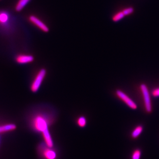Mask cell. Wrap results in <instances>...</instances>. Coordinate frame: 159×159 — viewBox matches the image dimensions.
Masks as SVG:
<instances>
[{
	"mask_svg": "<svg viewBox=\"0 0 159 159\" xmlns=\"http://www.w3.org/2000/svg\"><path fill=\"white\" fill-rule=\"evenodd\" d=\"M42 133L46 145L48 147H50V148H52L54 144H53V140H52V138L51 136L48 129L44 131L43 132H42Z\"/></svg>",
	"mask_w": 159,
	"mask_h": 159,
	"instance_id": "obj_9",
	"label": "cell"
},
{
	"mask_svg": "<svg viewBox=\"0 0 159 159\" xmlns=\"http://www.w3.org/2000/svg\"><path fill=\"white\" fill-rule=\"evenodd\" d=\"M16 128V126L15 124H6L0 126V133L14 130Z\"/></svg>",
	"mask_w": 159,
	"mask_h": 159,
	"instance_id": "obj_12",
	"label": "cell"
},
{
	"mask_svg": "<svg viewBox=\"0 0 159 159\" xmlns=\"http://www.w3.org/2000/svg\"><path fill=\"white\" fill-rule=\"evenodd\" d=\"M122 11L123 12L125 16L129 15H130V14L134 12V8L132 7L127 8L124 9L123 11Z\"/></svg>",
	"mask_w": 159,
	"mask_h": 159,
	"instance_id": "obj_16",
	"label": "cell"
},
{
	"mask_svg": "<svg viewBox=\"0 0 159 159\" xmlns=\"http://www.w3.org/2000/svg\"><path fill=\"white\" fill-rule=\"evenodd\" d=\"M116 95L129 108L133 110L137 109L138 106L136 103L124 92L120 90H117L116 91Z\"/></svg>",
	"mask_w": 159,
	"mask_h": 159,
	"instance_id": "obj_4",
	"label": "cell"
},
{
	"mask_svg": "<svg viewBox=\"0 0 159 159\" xmlns=\"http://www.w3.org/2000/svg\"><path fill=\"white\" fill-rule=\"evenodd\" d=\"M51 148L45 147L41 150V154L44 159H56V153L54 150H52Z\"/></svg>",
	"mask_w": 159,
	"mask_h": 159,
	"instance_id": "obj_8",
	"label": "cell"
},
{
	"mask_svg": "<svg viewBox=\"0 0 159 159\" xmlns=\"http://www.w3.org/2000/svg\"><path fill=\"white\" fill-rule=\"evenodd\" d=\"M140 89L142 94L143 98L144 100V106L145 108L146 111L148 113L152 112V104L150 93L148 89L145 84H141L140 85Z\"/></svg>",
	"mask_w": 159,
	"mask_h": 159,
	"instance_id": "obj_1",
	"label": "cell"
},
{
	"mask_svg": "<svg viewBox=\"0 0 159 159\" xmlns=\"http://www.w3.org/2000/svg\"><path fill=\"white\" fill-rule=\"evenodd\" d=\"M10 14L8 11L0 10V28L6 29L11 23Z\"/></svg>",
	"mask_w": 159,
	"mask_h": 159,
	"instance_id": "obj_6",
	"label": "cell"
},
{
	"mask_svg": "<svg viewBox=\"0 0 159 159\" xmlns=\"http://www.w3.org/2000/svg\"><path fill=\"white\" fill-rule=\"evenodd\" d=\"M46 74L47 71L44 69H41L38 72L37 74L36 75L30 87V89L33 92H36L38 91L39 88L40 87L42 81L45 78Z\"/></svg>",
	"mask_w": 159,
	"mask_h": 159,
	"instance_id": "obj_2",
	"label": "cell"
},
{
	"mask_svg": "<svg viewBox=\"0 0 159 159\" xmlns=\"http://www.w3.org/2000/svg\"><path fill=\"white\" fill-rule=\"evenodd\" d=\"M141 157V151L139 149L134 150L131 156V159H140Z\"/></svg>",
	"mask_w": 159,
	"mask_h": 159,
	"instance_id": "obj_14",
	"label": "cell"
},
{
	"mask_svg": "<svg viewBox=\"0 0 159 159\" xmlns=\"http://www.w3.org/2000/svg\"><path fill=\"white\" fill-rule=\"evenodd\" d=\"M143 130V127L142 125H138L132 131L131 137L133 139H137L140 136Z\"/></svg>",
	"mask_w": 159,
	"mask_h": 159,
	"instance_id": "obj_11",
	"label": "cell"
},
{
	"mask_svg": "<svg viewBox=\"0 0 159 159\" xmlns=\"http://www.w3.org/2000/svg\"><path fill=\"white\" fill-rule=\"evenodd\" d=\"M34 127L36 130L43 132L48 129V123L46 119L42 116H38L33 120Z\"/></svg>",
	"mask_w": 159,
	"mask_h": 159,
	"instance_id": "obj_3",
	"label": "cell"
},
{
	"mask_svg": "<svg viewBox=\"0 0 159 159\" xmlns=\"http://www.w3.org/2000/svg\"><path fill=\"white\" fill-rule=\"evenodd\" d=\"M31 0H18L16 4L15 9L17 12H20L22 11Z\"/></svg>",
	"mask_w": 159,
	"mask_h": 159,
	"instance_id": "obj_10",
	"label": "cell"
},
{
	"mask_svg": "<svg viewBox=\"0 0 159 159\" xmlns=\"http://www.w3.org/2000/svg\"><path fill=\"white\" fill-rule=\"evenodd\" d=\"M29 20L31 23L34 25L36 27H37L41 30H42V32L44 33H48L49 32L50 29L48 26L38 17H36V16H30Z\"/></svg>",
	"mask_w": 159,
	"mask_h": 159,
	"instance_id": "obj_5",
	"label": "cell"
},
{
	"mask_svg": "<svg viewBox=\"0 0 159 159\" xmlns=\"http://www.w3.org/2000/svg\"><path fill=\"white\" fill-rule=\"evenodd\" d=\"M16 61L20 65H24L34 61V57L31 55L19 54L16 56Z\"/></svg>",
	"mask_w": 159,
	"mask_h": 159,
	"instance_id": "obj_7",
	"label": "cell"
},
{
	"mask_svg": "<svg viewBox=\"0 0 159 159\" xmlns=\"http://www.w3.org/2000/svg\"><path fill=\"white\" fill-rule=\"evenodd\" d=\"M86 124H87V120L85 117L84 116H81L78 118V120H77V124L80 127H84L86 126Z\"/></svg>",
	"mask_w": 159,
	"mask_h": 159,
	"instance_id": "obj_15",
	"label": "cell"
},
{
	"mask_svg": "<svg viewBox=\"0 0 159 159\" xmlns=\"http://www.w3.org/2000/svg\"><path fill=\"white\" fill-rule=\"evenodd\" d=\"M0 1H1V0H0Z\"/></svg>",
	"mask_w": 159,
	"mask_h": 159,
	"instance_id": "obj_18",
	"label": "cell"
},
{
	"mask_svg": "<svg viewBox=\"0 0 159 159\" xmlns=\"http://www.w3.org/2000/svg\"><path fill=\"white\" fill-rule=\"evenodd\" d=\"M152 94L154 98L159 97V88H155L152 92Z\"/></svg>",
	"mask_w": 159,
	"mask_h": 159,
	"instance_id": "obj_17",
	"label": "cell"
},
{
	"mask_svg": "<svg viewBox=\"0 0 159 159\" xmlns=\"http://www.w3.org/2000/svg\"><path fill=\"white\" fill-rule=\"evenodd\" d=\"M125 15L123 11H120L117 14H116L115 15L113 16L112 17L113 21H114L115 22L120 21V20L123 19Z\"/></svg>",
	"mask_w": 159,
	"mask_h": 159,
	"instance_id": "obj_13",
	"label": "cell"
}]
</instances>
